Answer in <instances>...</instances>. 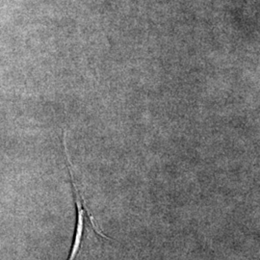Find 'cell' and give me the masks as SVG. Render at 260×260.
<instances>
[{
    "label": "cell",
    "mask_w": 260,
    "mask_h": 260,
    "mask_svg": "<svg viewBox=\"0 0 260 260\" xmlns=\"http://www.w3.org/2000/svg\"><path fill=\"white\" fill-rule=\"evenodd\" d=\"M71 177H72V180H73V185L75 188V198H76L75 203H76V209H77V223H76V228H75V241H74V245H73V249L71 251V255H70L68 260H75L76 255L78 254V252L80 251V248H81L87 208L84 207L85 205L81 202L79 192L77 190V187L75 185L72 172H71Z\"/></svg>",
    "instance_id": "obj_1"
}]
</instances>
